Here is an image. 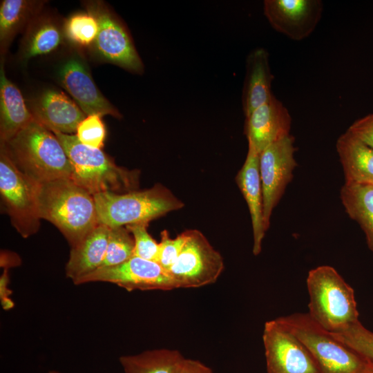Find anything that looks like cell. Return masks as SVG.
<instances>
[{
    "instance_id": "cell-8",
    "label": "cell",
    "mask_w": 373,
    "mask_h": 373,
    "mask_svg": "<svg viewBox=\"0 0 373 373\" xmlns=\"http://www.w3.org/2000/svg\"><path fill=\"white\" fill-rule=\"evenodd\" d=\"M86 12L98 23V32L92 46L102 59L136 74L144 71L143 62L123 22L102 1L84 3Z\"/></svg>"
},
{
    "instance_id": "cell-14",
    "label": "cell",
    "mask_w": 373,
    "mask_h": 373,
    "mask_svg": "<svg viewBox=\"0 0 373 373\" xmlns=\"http://www.w3.org/2000/svg\"><path fill=\"white\" fill-rule=\"evenodd\" d=\"M58 79L86 115L122 117L118 110L101 93L88 68L79 58L71 57L61 64Z\"/></svg>"
},
{
    "instance_id": "cell-6",
    "label": "cell",
    "mask_w": 373,
    "mask_h": 373,
    "mask_svg": "<svg viewBox=\"0 0 373 373\" xmlns=\"http://www.w3.org/2000/svg\"><path fill=\"white\" fill-rule=\"evenodd\" d=\"M305 346L321 373H360L365 359L315 323L307 314L276 318Z\"/></svg>"
},
{
    "instance_id": "cell-31",
    "label": "cell",
    "mask_w": 373,
    "mask_h": 373,
    "mask_svg": "<svg viewBox=\"0 0 373 373\" xmlns=\"http://www.w3.org/2000/svg\"><path fill=\"white\" fill-rule=\"evenodd\" d=\"M186 231L175 238H171L166 230L161 232L157 262L166 271H169L177 260L186 242Z\"/></svg>"
},
{
    "instance_id": "cell-28",
    "label": "cell",
    "mask_w": 373,
    "mask_h": 373,
    "mask_svg": "<svg viewBox=\"0 0 373 373\" xmlns=\"http://www.w3.org/2000/svg\"><path fill=\"white\" fill-rule=\"evenodd\" d=\"M331 334L361 356L373 362V332L360 321L340 333Z\"/></svg>"
},
{
    "instance_id": "cell-34",
    "label": "cell",
    "mask_w": 373,
    "mask_h": 373,
    "mask_svg": "<svg viewBox=\"0 0 373 373\" xmlns=\"http://www.w3.org/2000/svg\"><path fill=\"white\" fill-rule=\"evenodd\" d=\"M360 373H373V362L365 359L364 366Z\"/></svg>"
},
{
    "instance_id": "cell-13",
    "label": "cell",
    "mask_w": 373,
    "mask_h": 373,
    "mask_svg": "<svg viewBox=\"0 0 373 373\" xmlns=\"http://www.w3.org/2000/svg\"><path fill=\"white\" fill-rule=\"evenodd\" d=\"M320 0H265L263 12L271 26L295 41L308 37L321 20Z\"/></svg>"
},
{
    "instance_id": "cell-27",
    "label": "cell",
    "mask_w": 373,
    "mask_h": 373,
    "mask_svg": "<svg viewBox=\"0 0 373 373\" xmlns=\"http://www.w3.org/2000/svg\"><path fill=\"white\" fill-rule=\"evenodd\" d=\"M134 246L133 237L126 227L110 228L106 255L99 268L126 262L134 256Z\"/></svg>"
},
{
    "instance_id": "cell-26",
    "label": "cell",
    "mask_w": 373,
    "mask_h": 373,
    "mask_svg": "<svg viewBox=\"0 0 373 373\" xmlns=\"http://www.w3.org/2000/svg\"><path fill=\"white\" fill-rule=\"evenodd\" d=\"M64 37L74 45L92 46L98 32L96 19L88 12L70 15L63 26Z\"/></svg>"
},
{
    "instance_id": "cell-17",
    "label": "cell",
    "mask_w": 373,
    "mask_h": 373,
    "mask_svg": "<svg viewBox=\"0 0 373 373\" xmlns=\"http://www.w3.org/2000/svg\"><path fill=\"white\" fill-rule=\"evenodd\" d=\"M260 154L250 144L243 166L236 181L247 204L253 230V254H260L262 242L267 231L263 218V198L259 170Z\"/></svg>"
},
{
    "instance_id": "cell-25",
    "label": "cell",
    "mask_w": 373,
    "mask_h": 373,
    "mask_svg": "<svg viewBox=\"0 0 373 373\" xmlns=\"http://www.w3.org/2000/svg\"><path fill=\"white\" fill-rule=\"evenodd\" d=\"M184 357L175 350L155 349L119 357L125 373H176Z\"/></svg>"
},
{
    "instance_id": "cell-35",
    "label": "cell",
    "mask_w": 373,
    "mask_h": 373,
    "mask_svg": "<svg viewBox=\"0 0 373 373\" xmlns=\"http://www.w3.org/2000/svg\"><path fill=\"white\" fill-rule=\"evenodd\" d=\"M48 373H60V372L55 370H51V371H49Z\"/></svg>"
},
{
    "instance_id": "cell-3",
    "label": "cell",
    "mask_w": 373,
    "mask_h": 373,
    "mask_svg": "<svg viewBox=\"0 0 373 373\" xmlns=\"http://www.w3.org/2000/svg\"><path fill=\"white\" fill-rule=\"evenodd\" d=\"M52 132L72 164L71 179L93 195L104 192L123 193L138 188L139 170L117 166L101 149L83 144L76 135Z\"/></svg>"
},
{
    "instance_id": "cell-5",
    "label": "cell",
    "mask_w": 373,
    "mask_h": 373,
    "mask_svg": "<svg viewBox=\"0 0 373 373\" xmlns=\"http://www.w3.org/2000/svg\"><path fill=\"white\" fill-rule=\"evenodd\" d=\"M98 222L109 228L149 222L182 209L184 203L160 184L142 191L93 195Z\"/></svg>"
},
{
    "instance_id": "cell-9",
    "label": "cell",
    "mask_w": 373,
    "mask_h": 373,
    "mask_svg": "<svg viewBox=\"0 0 373 373\" xmlns=\"http://www.w3.org/2000/svg\"><path fill=\"white\" fill-rule=\"evenodd\" d=\"M186 233V242L168 271L175 288H197L215 283L224 269L221 254L200 231Z\"/></svg>"
},
{
    "instance_id": "cell-1",
    "label": "cell",
    "mask_w": 373,
    "mask_h": 373,
    "mask_svg": "<svg viewBox=\"0 0 373 373\" xmlns=\"http://www.w3.org/2000/svg\"><path fill=\"white\" fill-rule=\"evenodd\" d=\"M37 200L40 218L52 223L71 248L99 224L93 195L71 178L38 183Z\"/></svg>"
},
{
    "instance_id": "cell-24",
    "label": "cell",
    "mask_w": 373,
    "mask_h": 373,
    "mask_svg": "<svg viewBox=\"0 0 373 373\" xmlns=\"http://www.w3.org/2000/svg\"><path fill=\"white\" fill-rule=\"evenodd\" d=\"M44 1L3 0L0 4V48L4 55L15 36L37 17Z\"/></svg>"
},
{
    "instance_id": "cell-12",
    "label": "cell",
    "mask_w": 373,
    "mask_h": 373,
    "mask_svg": "<svg viewBox=\"0 0 373 373\" xmlns=\"http://www.w3.org/2000/svg\"><path fill=\"white\" fill-rule=\"evenodd\" d=\"M90 282L113 283L128 291L176 289L169 271L158 262L135 256L119 265L97 269L73 283Z\"/></svg>"
},
{
    "instance_id": "cell-16",
    "label": "cell",
    "mask_w": 373,
    "mask_h": 373,
    "mask_svg": "<svg viewBox=\"0 0 373 373\" xmlns=\"http://www.w3.org/2000/svg\"><path fill=\"white\" fill-rule=\"evenodd\" d=\"M30 111L39 124L51 131L72 135L86 117L79 106L62 92L46 90L32 102Z\"/></svg>"
},
{
    "instance_id": "cell-11",
    "label": "cell",
    "mask_w": 373,
    "mask_h": 373,
    "mask_svg": "<svg viewBox=\"0 0 373 373\" xmlns=\"http://www.w3.org/2000/svg\"><path fill=\"white\" fill-rule=\"evenodd\" d=\"M262 341L268 373H321L303 343L276 318L265 323Z\"/></svg>"
},
{
    "instance_id": "cell-21",
    "label": "cell",
    "mask_w": 373,
    "mask_h": 373,
    "mask_svg": "<svg viewBox=\"0 0 373 373\" xmlns=\"http://www.w3.org/2000/svg\"><path fill=\"white\" fill-rule=\"evenodd\" d=\"M110 228L99 224L77 247L71 248L65 271L74 283L99 269L104 259Z\"/></svg>"
},
{
    "instance_id": "cell-33",
    "label": "cell",
    "mask_w": 373,
    "mask_h": 373,
    "mask_svg": "<svg viewBox=\"0 0 373 373\" xmlns=\"http://www.w3.org/2000/svg\"><path fill=\"white\" fill-rule=\"evenodd\" d=\"M176 373H213V372L209 367L198 360L184 358Z\"/></svg>"
},
{
    "instance_id": "cell-29",
    "label": "cell",
    "mask_w": 373,
    "mask_h": 373,
    "mask_svg": "<svg viewBox=\"0 0 373 373\" xmlns=\"http://www.w3.org/2000/svg\"><path fill=\"white\" fill-rule=\"evenodd\" d=\"M148 222H140L126 226L134 239V256L157 262L159 243L149 234Z\"/></svg>"
},
{
    "instance_id": "cell-18",
    "label": "cell",
    "mask_w": 373,
    "mask_h": 373,
    "mask_svg": "<svg viewBox=\"0 0 373 373\" xmlns=\"http://www.w3.org/2000/svg\"><path fill=\"white\" fill-rule=\"evenodd\" d=\"M268 52L263 48L254 49L246 60V73L242 93V106L245 117L267 102L274 95Z\"/></svg>"
},
{
    "instance_id": "cell-23",
    "label": "cell",
    "mask_w": 373,
    "mask_h": 373,
    "mask_svg": "<svg viewBox=\"0 0 373 373\" xmlns=\"http://www.w3.org/2000/svg\"><path fill=\"white\" fill-rule=\"evenodd\" d=\"M340 198L347 214L361 227L373 252V185L345 182Z\"/></svg>"
},
{
    "instance_id": "cell-4",
    "label": "cell",
    "mask_w": 373,
    "mask_h": 373,
    "mask_svg": "<svg viewBox=\"0 0 373 373\" xmlns=\"http://www.w3.org/2000/svg\"><path fill=\"white\" fill-rule=\"evenodd\" d=\"M311 318L325 330L340 333L359 321L354 291L329 265L311 269L307 278Z\"/></svg>"
},
{
    "instance_id": "cell-15",
    "label": "cell",
    "mask_w": 373,
    "mask_h": 373,
    "mask_svg": "<svg viewBox=\"0 0 373 373\" xmlns=\"http://www.w3.org/2000/svg\"><path fill=\"white\" fill-rule=\"evenodd\" d=\"M245 117L248 144L259 154L269 145L290 134V113L274 95Z\"/></svg>"
},
{
    "instance_id": "cell-32",
    "label": "cell",
    "mask_w": 373,
    "mask_h": 373,
    "mask_svg": "<svg viewBox=\"0 0 373 373\" xmlns=\"http://www.w3.org/2000/svg\"><path fill=\"white\" fill-rule=\"evenodd\" d=\"M347 131L373 149V113L356 119Z\"/></svg>"
},
{
    "instance_id": "cell-30",
    "label": "cell",
    "mask_w": 373,
    "mask_h": 373,
    "mask_svg": "<svg viewBox=\"0 0 373 373\" xmlns=\"http://www.w3.org/2000/svg\"><path fill=\"white\" fill-rule=\"evenodd\" d=\"M98 115H87L79 124L76 136L84 145L99 149L104 146L106 137V128Z\"/></svg>"
},
{
    "instance_id": "cell-7",
    "label": "cell",
    "mask_w": 373,
    "mask_h": 373,
    "mask_svg": "<svg viewBox=\"0 0 373 373\" xmlns=\"http://www.w3.org/2000/svg\"><path fill=\"white\" fill-rule=\"evenodd\" d=\"M36 182L22 173L0 145V194L12 226L23 238L37 232L40 226Z\"/></svg>"
},
{
    "instance_id": "cell-2",
    "label": "cell",
    "mask_w": 373,
    "mask_h": 373,
    "mask_svg": "<svg viewBox=\"0 0 373 373\" xmlns=\"http://www.w3.org/2000/svg\"><path fill=\"white\" fill-rule=\"evenodd\" d=\"M0 145L17 168L37 183L72 178L73 166L62 145L35 119Z\"/></svg>"
},
{
    "instance_id": "cell-22",
    "label": "cell",
    "mask_w": 373,
    "mask_h": 373,
    "mask_svg": "<svg viewBox=\"0 0 373 373\" xmlns=\"http://www.w3.org/2000/svg\"><path fill=\"white\" fill-rule=\"evenodd\" d=\"M63 36V28L57 20L39 15L28 25L22 39L21 58L27 60L54 51L61 44Z\"/></svg>"
},
{
    "instance_id": "cell-20",
    "label": "cell",
    "mask_w": 373,
    "mask_h": 373,
    "mask_svg": "<svg viewBox=\"0 0 373 373\" xmlns=\"http://www.w3.org/2000/svg\"><path fill=\"white\" fill-rule=\"evenodd\" d=\"M336 149L347 182L373 185V149L347 131L341 135Z\"/></svg>"
},
{
    "instance_id": "cell-19",
    "label": "cell",
    "mask_w": 373,
    "mask_h": 373,
    "mask_svg": "<svg viewBox=\"0 0 373 373\" xmlns=\"http://www.w3.org/2000/svg\"><path fill=\"white\" fill-rule=\"evenodd\" d=\"M34 120L19 88L0 67V142H6Z\"/></svg>"
},
{
    "instance_id": "cell-10",
    "label": "cell",
    "mask_w": 373,
    "mask_h": 373,
    "mask_svg": "<svg viewBox=\"0 0 373 373\" xmlns=\"http://www.w3.org/2000/svg\"><path fill=\"white\" fill-rule=\"evenodd\" d=\"M294 137L289 134L269 145L259 157V170L262 189L263 218L266 231L270 226L274 209L293 178L297 166L294 154Z\"/></svg>"
}]
</instances>
